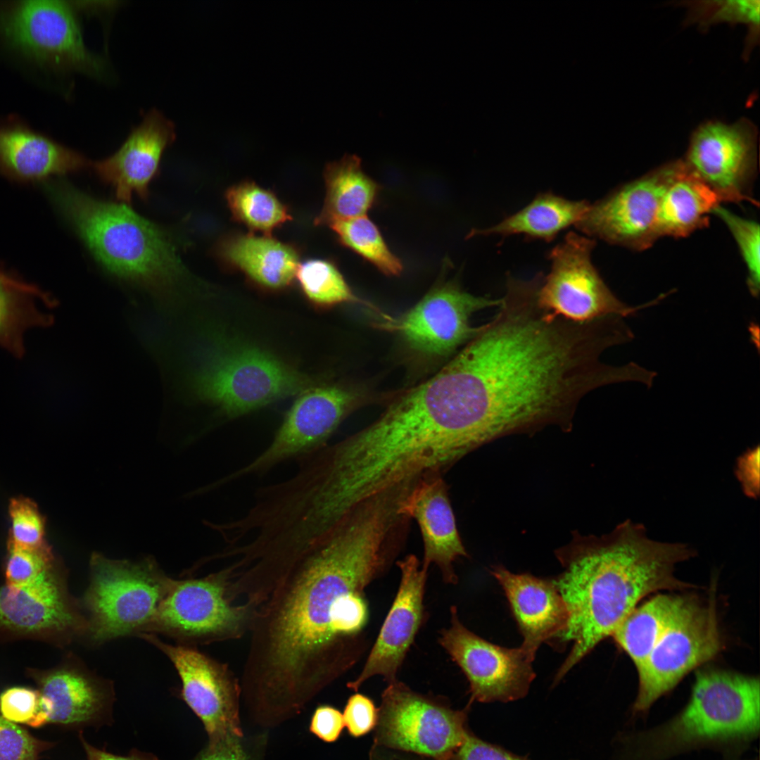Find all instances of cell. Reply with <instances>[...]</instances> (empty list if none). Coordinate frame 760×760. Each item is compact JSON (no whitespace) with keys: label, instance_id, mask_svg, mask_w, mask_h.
<instances>
[{"label":"cell","instance_id":"obj_6","mask_svg":"<svg viewBox=\"0 0 760 760\" xmlns=\"http://www.w3.org/2000/svg\"><path fill=\"white\" fill-rule=\"evenodd\" d=\"M0 34L39 64L56 70L96 75L102 61L87 48L73 6L56 0H21L0 4Z\"/></svg>","mask_w":760,"mask_h":760},{"label":"cell","instance_id":"obj_13","mask_svg":"<svg viewBox=\"0 0 760 760\" xmlns=\"http://www.w3.org/2000/svg\"><path fill=\"white\" fill-rule=\"evenodd\" d=\"M683 165L666 163L590 204L575 225L585 236L635 250L650 247L658 239L656 217L660 200Z\"/></svg>","mask_w":760,"mask_h":760},{"label":"cell","instance_id":"obj_34","mask_svg":"<svg viewBox=\"0 0 760 760\" xmlns=\"http://www.w3.org/2000/svg\"><path fill=\"white\" fill-rule=\"evenodd\" d=\"M712 213L716 214L732 233L747 267V284L749 293L754 297H757L760 289L759 225L753 220L731 213L720 205Z\"/></svg>","mask_w":760,"mask_h":760},{"label":"cell","instance_id":"obj_10","mask_svg":"<svg viewBox=\"0 0 760 760\" xmlns=\"http://www.w3.org/2000/svg\"><path fill=\"white\" fill-rule=\"evenodd\" d=\"M226 591L220 571L172 579L146 633L189 646L238 635L248 625L249 610L246 604H233Z\"/></svg>","mask_w":760,"mask_h":760},{"label":"cell","instance_id":"obj_41","mask_svg":"<svg viewBox=\"0 0 760 760\" xmlns=\"http://www.w3.org/2000/svg\"><path fill=\"white\" fill-rule=\"evenodd\" d=\"M260 754L244 736L233 737L208 741L192 760H261Z\"/></svg>","mask_w":760,"mask_h":760},{"label":"cell","instance_id":"obj_23","mask_svg":"<svg viewBox=\"0 0 760 760\" xmlns=\"http://www.w3.org/2000/svg\"><path fill=\"white\" fill-rule=\"evenodd\" d=\"M491 574L502 588L523 636L520 645L535 659L542 643L566 628L569 612L553 579L514 574L495 566Z\"/></svg>","mask_w":760,"mask_h":760},{"label":"cell","instance_id":"obj_25","mask_svg":"<svg viewBox=\"0 0 760 760\" xmlns=\"http://www.w3.org/2000/svg\"><path fill=\"white\" fill-rule=\"evenodd\" d=\"M220 253L252 280L274 289L289 286L300 264L294 247L270 235L232 236L222 243Z\"/></svg>","mask_w":760,"mask_h":760},{"label":"cell","instance_id":"obj_12","mask_svg":"<svg viewBox=\"0 0 760 760\" xmlns=\"http://www.w3.org/2000/svg\"><path fill=\"white\" fill-rule=\"evenodd\" d=\"M357 402L353 392L338 386L306 389L291 407L265 449L248 464L210 484V488L266 473L286 460L327 444Z\"/></svg>","mask_w":760,"mask_h":760},{"label":"cell","instance_id":"obj_19","mask_svg":"<svg viewBox=\"0 0 760 760\" xmlns=\"http://www.w3.org/2000/svg\"><path fill=\"white\" fill-rule=\"evenodd\" d=\"M397 564L401 572L398 593L362 672L348 683L353 690L374 676H383L388 683L397 680V673L422 625L428 569L421 566L414 555Z\"/></svg>","mask_w":760,"mask_h":760},{"label":"cell","instance_id":"obj_1","mask_svg":"<svg viewBox=\"0 0 760 760\" xmlns=\"http://www.w3.org/2000/svg\"><path fill=\"white\" fill-rule=\"evenodd\" d=\"M403 539L391 507L364 502L249 595L241 691L255 714L291 718L355 663L369 617L366 588L388 569Z\"/></svg>","mask_w":760,"mask_h":760},{"label":"cell","instance_id":"obj_4","mask_svg":"<svg viewBox=\"0 0 760 760\" xmlns=\"http://www.w3.org/2000/svg\"><path fill=\"white\" fill-rule=\"evenodd\" d=\"M758 677L720 669L696 673L690 699L670 722L645 737L649 750L665 753L699 743L754 737L759 730Z\"/></svg>","mask_w":760,"mask_h":760},{"label":"cell","instance_id":"obj_35","mask_svg":"<svg viewBox=\"0 0 760 760\" xmlns=\"http://www.w3.org/2000/svg\"><path fill=\"white\" fill-rule=\"evenodd\" d=\"M8 513L11 529L8 545L32 550L47 545L45 520L34 502L25 498H13Z\"/></svg>","mask_w":760,"mask_h":760},{"label":"cell","instance_id":"obj_27","mask_svg":"<svg viewBox=\"0 0 760 760\" xmlns=\"http://www.w3.org/2000/svg\"><path fill=\"white\" fill-rule=\"evenodd\" d=\"M721 203L717 195L688 170L683 160L681 169L660 200L656 217L657 237H685L708 225L707 215Z\"/></svg>","mask_w":760,"mask_h":760},{"label":"cell","instance_id":"obj_21","mask_svg":"<svg viewBox=\"0 0 760 760\" xmlns=\"http://www.w3.org/2000/svg\"><path fill=\"white\" fill-rule=\"evenodd\" d=\"M175 139L174 124L156 109L150 110L111 156L93 164L116 198L130 203L133 194L148 197V184L157 175L165 149Z\"/></svg>","mask_w":760,"mask_h":760},{"label":"cell","instance_id":"obj_17","mask_svg":"<svg viewBox=\"0 0 760 760\" xmlns=\"http://www.w3.org/2000/svg\"><path fill=\"white\" fill-rule=\"evenodd\" d=\"M501 299L474 296L455 281L440 284L414 306L381 327L395 331L413 349L431 356H444L469 342L482 326L471 325L472 315L498 307Z\"/></svg>","mask_w":760,"mask_h":760},{"label":"cell","instance_id":"obj_20","mask_svg":"<svg viewBox=\"0 0 760 760\" xmlns=\"http://www.w3.org/2000/svg\"><path fill=\"white\" fill-rule=\"evenodd\" d=\"M37 685L48 723L68 727L101 726L112 721L113 683L71 663L30 674Z\"/></svg>","mask_w":760,"mask_h":760},{"label":"cell","instance_id":"obj_18","mask_svg":"<svg viewBox=\"0 0 760 760\" xmlns=\"http://www.w3.org/2000/svg\"><path fill=\"white\" fill-rule=\"evenodd\" d=\"M87 628L57 565L30 584L0 587L1 633L63 644L84 636Z\"/></svg>","mask_w":760,"mask_h":760},{"label":"cell","instance_id":"obj_3","mask_svg":"<svg viewBox=\"0 0 760 760\" xmlns=\"http://www.w3.org/2000/svg\"><path fill=\"white\" fill-rule=\"evenodd\" d=\"M48 191L95 258L119 277L173 287L186 274L169 233L125 204L95 198L64 182Z\"/></svg>","mask_w":760,"mask_h":760},{"label":"cell","instance_id":"obj_2","mask_svg":"<svg viewBox=\"0 0 760 760\" xmlns=\"http://www.w3.org/2000/svg\"><path fill=\"white\" fill-rule=\"evenodd\" d=\"M555 552L562 571L553 581L569 612L566 628L555 639L572 642L556 680L612 636L645 597L694 587L674 572L695 552L685 544L652 540L642 524L631 520L600 536L574 533Z\"/></svg>","mask_w":760,"mask_h":760},{"label":"cell","instance_id":"obj_44","mask_svg":"<svg viewBox=\"0 0 760 760\" xmlns=\"http://www.w3.org/2000/svg\"><path fill=\"white\" fill-rule=\"evenodd\" d=\"M79 737L86 754V760H160L153 754L132 749L127 754L120 755L99 749L89 743L80 731Z\"/></svg>","mask_w":760,"mask_h":760},{"label":"cell","instance_id":"obj_24","mask_svg":"<svg viewBox=\"0 0 760 760\" xmlns=\"http://www.w3.org/2000/svg\"><path fill=\"white\" fill-rule=\"evenodd\" d=\"M89 163L81 153L21 123L0 125V172L11 178L40 181L80 171Z\"/></svg>","mask_w":760,"mask_h":760},{"label":"cell","instance_id":"obj_33","mask_svg":"<svg viewBox=\"0 0 760 760\" xmlns=\"http://www.w3.org/2000/svg\"><path fill=\"white\" fill-rule=\"evenodd\" d=\"M296 277L306 297L316 305L331 306L362 302L335 264L329 260L313 259L300 263Z\"/></svg>","mask_w":760,"mask_h":760},{"label":"cell","instance_id":"obj_8","mask_svg":"<svg viewBox=\"0 0 760 760\" xmlns=\"http://www.w3.org/2000/svg\"><path fill=\"white\" fill-rule=\"evenodd\" d=\"M595 246V239L569 232L548 253L551 268L543 275L538 292V303L543 310L584 323L609 316H631L657 303L661 298L631 307L616 297L592 262Z\"/></svg>","mask_w":760,"mask_h":760},{"label":"cell","instance_id":"obj_26","mask_svg":"<svg viewBox=\"0 0 760 760\" xmlns=\"http://www.w3.org/2000/svg\"><path fill=\"white\" fill-rule=\"evenodd\" d=\"M590 205L586 200L572 201L552 192L540 193L524 208L495 225L482 229H474L468 238L479 235L509 236L518 234L528 239L550 242L560 232L576 225Z\"/></svg>","mask_w":760,"mask_h":760},{"label":"cell","instance_id":"obj_42","mask_svg":"<svg viewBox=\"0 0 760 760\" xmlns=\"http://www.w3.org/2000/svg\"><path fill=\"white\" fill-rule=\"evenodd\" d=\"M344 726L343 714L334 707L320 705L312 714L309 730L325 742H334L340 737Z\"/></svg>","mask_w":760,"mask_h":760},{"label":"cell","instance_id":"obj_28","mask_svg":"<svg viewBox=\"0 0 760 760\" xmlns=\"http://www.w3.org/2000/svg\"><path fill=\"white\" fill-rule=\"evenodd\" d=\"M326 196L316 224L331 223L366 215L375 203L380 186L365 173L361 160L347 155L329 163L324 170Z\"/></svg>","mask_w":760,"mask_h":760},{"label":"cell","instance_id":"obj_11","mask_svg":"<svg viewBox=\"0 0 760 760\" xmlns=\"http://www.w3.org/2000/svg\"><path fill=\"white\" fill-rule=\"evenodd\" d=\"M310 380L271 355L253 348L221 354L201 376L200 390L229 417L305 391Z\"/></svg>","mask_w":760,"mask_h":760},{"label":"cell","instance_id":"obj_9","mask_svg":"<svg viewBox=\"0 0 760 760\" xmlns=\"http://www.w3.org/2000/svg\"><path fill=\"white\" fill-rule=\"evenodd\" d=\"M722 641L715 602L685 600L644 663L637 669L636 713L647 711L688 673L714 658Z\"/></svg>","mask_w":760,"mask_h":760},{"label":"cell","instance_id":"obj_45","mask_svg":"<svg viewBox=\"0 0 760 760\" xmlns=\"http://www.w3.org/2000/svg\"><path fill=\"white\" fill-rule=\"evenodd\" d=\"M758 451V448L756 451H750L742 458V460L738 464L739 469L737 473L739 478L742 481L744 489L748 492L749 495H756L755 491L758 492L759 489V483L755 481V478L758 479V477L755 476L754 473L755 465L759 464L758 460L755 462V460L759 458V453L755 455Z\"/></svg>","mask_w":760,"mask_h":760},{"label":"cell","instance_id":"obj_15","mask_svg":"<svg viewBox=\"0 0 760 760\" xmlns=\"http://www.w3.org/2000/svg\"><path fill=\"white\" fill-rule=\"evenodd\" d=\"M683 160L721 203H756L750 194L756 166V129L749 120L701 125Z\"/></svg>","mask_w":760,"mask_h":760},{"label":"cell","instance_id":"obj_22","mask_svg":"<svg viewBox=\"0 0 760 760\" xmlns=\"http://www.w3.org/2000/svg\"><path fill=\"white\" fill-rule=\"evenodd\" d=\"M399 512L414 519L424 543L422 567L436 565L444 581H457L453 563L467 553L457 530L447 485L440 474L423 476L400 502Z\"/></svg>","mask_w":760,"mask_h":760},{"label":"cell","instance_id":"obj_38","mask_svg":"<svg viewBox=\"0 0 760 760\" xmlns=\"http://www.w3.org/2000/svg\"><path fill=\"white\" fill-rule=\"evenodd\" d=\"M0 713L8 721L37 728L48 723L37 690L13 687L0 695Z\"/></svg>","mask_w":760,"mask_h":760},{"label":"cell","instance_id":"obj_36","mask_svg":"<svg viewBox=\"0 0 760 760\" xmlns=\"http://www.w3.org/2000/svg\"><path fill=\"white\" fill-rule=\"evenodd\" d=\"M56 566L55 557L48 545L34 550L8 545L5 584L16 587L30 584Z\"/></svg>","mask_w":760,"mask_h":760},{"label":"cell","instance_id":"obj_32","mask_svg":"<svg viewBox=\"0 0 760 760\" xmlns=\"http://www.w3.org/2000/svg\"><path fill=\"white\" fill-rule=\"evenodd\" d=\"M338 241L387 276H398L401 260L386 245L379 228L367 216L336 221L329 225Z\"/></svg>","mask_w":760,"mask_h":760},{"label":"cell","instance_id":"obj_37","mask_svg":"<svg viewBox=\"0 0 760 760\" xmlns=\"http://www.w3.org/2000/svg\"><path fill=\"white\" fill-rule=\"evenodd\" d=\"M690 18L702 25L719 22L742 23L759 30V1H702L691 6Z\"/></svg>","mask_w":760,"mask_h":760},{"label":"cell","instance_id":"obj_5","mask_svg":"<svg viewBox=\"0 0 760 760\" xmlns=\"http://www.w3.org/2000/svg\"><path fill=\"white\" fill-rule=\"evenodd\" d=\"M172 581L152 557L132 562L93 553L82 600L84 636L96 645L146 633Z\"/></svg>","mask_w":760,"mask_h":760},{"label":"cell","instance_id":"obj_30","mask_svg":"<svg viewBox=\"0 0 760 760\" xmlns=\"http://www.w3.org/2000/svg\"><path fill=\"white\" fill-rule=\"evenodd\" d=\"M36 296L51 302L39 289L0 272V345L17 357L24 352L25 331L51 322L37 306Z\"/></svg>","mask_w":760,"mask_h":760},{"label":"cell","instance_id":"obj_16","mask_svg":"<svg viewBox=\"0 0 760 760\" xmlns=\"http://www.w3.org/2000/svg\"><path fill=\"white\" fill-rule=\"evenodd\" d=\"M139 637L172 663L182 683L180 697L202 722L208 741L243 736L241 687L224 665L191 646L165 643L154 634Z\"/></svg>","mask_w":760,"mask_h":760},{"label":"cell","instance_id":"obj_14","mask_svg":"<svg viewBox=\"0 0 760 760\" xmlns=\"http://www.w3.org/2000/svg\"><path fill=\"white\" fill-rule=\"evenodd\" d=\"M450 626L441 632L440 645L460 666L470 685L471 699L509 702L524 697L536 677L534 659L520 646L493 644L467 629L451 608Z\"/></svg>","mask_w":760,"mask_h":760},{"label":"cell","instance_id":"obj_43","mask_svg":"<svg viewBox=\"0 0 760 760\" xmlns=\"http://www.w3.org/2000/svg\"><path fill=\"white\" fill-rule=\"evenodd\" d=\"M450 760H521L468 733Z\"/></svg>","mask_w":760,"mask_h":760},{"label":"cell","instance_id":"obj_40","mask_svg":"<svg viewBox=\"0 0 760 760\" xmlns=\"http://www.w3.org/2000/svg\"><path fill=\"white\" fill-rule=\"evenodd\" d=\"M343 717L348 733L352 737H360L375 728L378 709L370 698L355 693L348 699Z\"/></svg>","mask_w":760,"mask_h":760},{"label":"cell","instance_id":"obj_7","mask_svg":"<svg viewBox=\"0 0 760 760\" xmlns=\"http://www.w3.org/2000/svg\"><path fill=\"white\" fill-rule=\"evenodd\" d=\"M464 711L412 690L397 680L381 695L374 746L450 760L469 733Z\"/></svg>","mask_w":760,"mask_h":760},{"label":"cell","instance_id":"obj_29","mask_svg":"<svg viewBox=\"0 0 760 760\" xmlns=\"http://www.w3.org/2000/svg\"><path fill=\"white\" fill-rule=\"evenodd\" d=\"M686 596L659 593L638 604L612 634L636 669L645 661Z\"/></svg>","mask_w":760,"mask_h":760},{"label":"cell","instance_id":"obj_31","mask_svg":"<svg viewBox=\"0 0 760 760\" xmlns=\"http://www.w3.org/2000/svg\"><path fill=\"white\" fill-rule=\"evenodd\" d=\"M226 198L234 217L249 228L269 235L291 219L286 207L272 192L253 182L232 186Z\"/></svg>","mask_w":760,"mask_h":760},{"label":"cell","instance_id":"obj_39","mask_svg":"<svg viewBox=\"0 0 760 760\" xmlns=\"http://www.w3.org/2000/svg\"><path fill=\"white\" fill-rule=\"evenodd\" d=\"M52 746L51 742L34 737L0 713V760H38L40 754Z\"/></svg>","mask_w":760,"mask_h":760}]
</instances>
